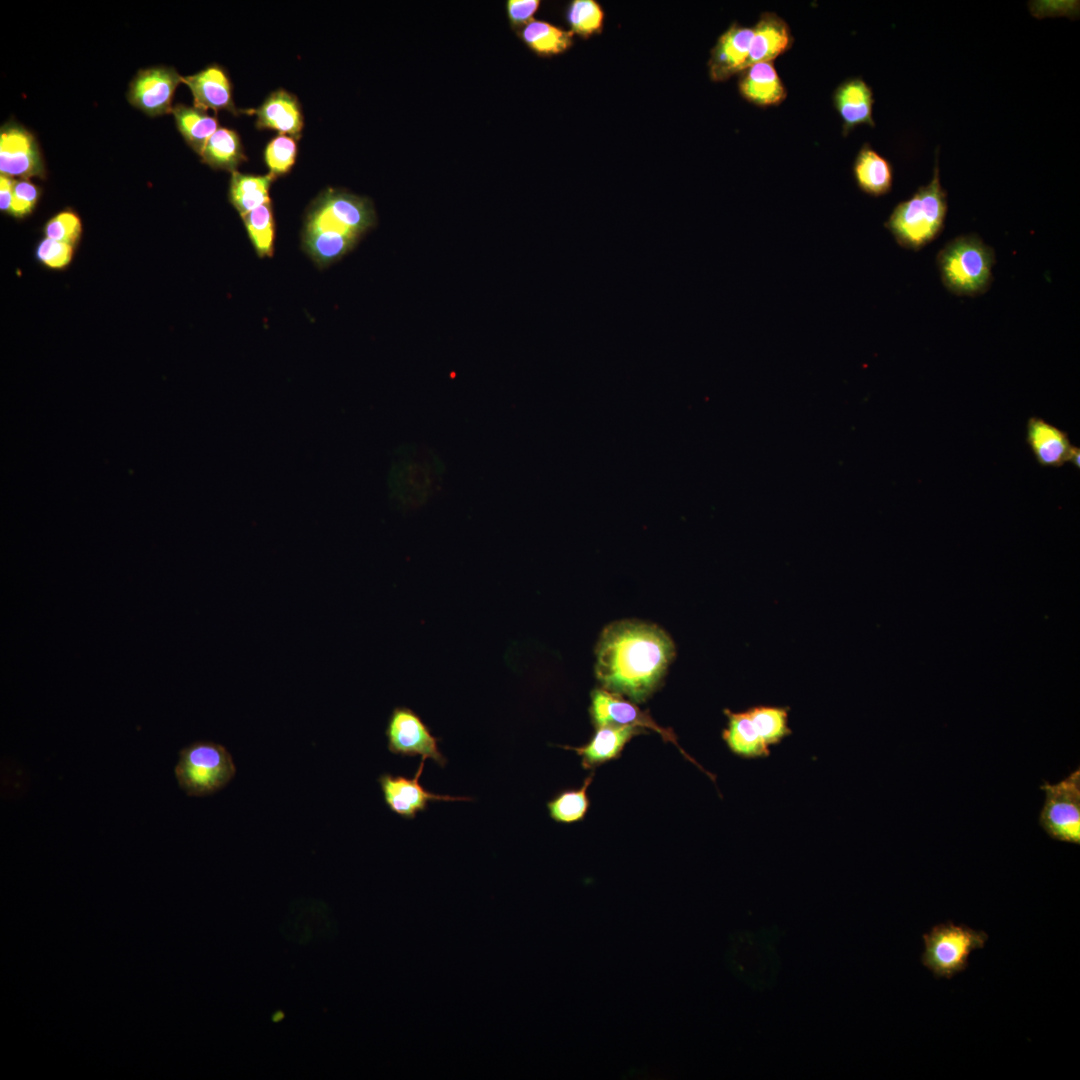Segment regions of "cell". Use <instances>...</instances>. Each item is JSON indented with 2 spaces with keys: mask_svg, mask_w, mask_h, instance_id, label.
Masks as SVG:
<instances>
[{
  "mask_svg": "<svg viewBox=\"0 0 1080 1080\" xmlns=\"http://www.w3.org/2000/svg\"><path fill=\"white\" fill-rule=\"evenodd\" d=\"M675 654L673 640L657 625L617 621L600 635L595 676L602 688L641 703L659 688Z\"/></svg>",
  "mask_w": 1080,
  "mask_h": 1080,
  "instance_id": "1",
  "label": "cell"
},
{
  "mask_svg": "<svg viewBox=\"0 0 1080 1080\" xmlns=\"http://www.w3.org/2000/svg\"><path fill=\"white\" fill-rule=\"evenodd\" d=\"M376 223L370 199L328 188L310 204L304 219L301 245L320 269L339 261Z\"/></svg>",
  "mask_w": 1080,
  "mask_h": 1080,
  "instance_id": "2",
  "label": "cell"
},
{
  "mask_svg": "<svg viewBox=\"0 0 1080 1080\" xmlns=\"http://www.w3.org/2000/svg\"><path fill=\"white\" fill-rule=\"evenodd\" d=\"M931 181L920 186L907 200L898 203L884 223L896 243L917 251L934 241L944 228L947 193L939 178L938 149Z\"/></svg>",
  "mask_w": 1080,
  "mask_h": 1080,
  "instance_id": "3",
  "label": "cell"
},
{
  "mask_svg": "<svg viewBox=\"0 0 1080 1080\" xmlns=\"http://www.w3.org/2000/svg\"><path fill=\"white\" fill-rule=\"evenodd\" d=\"M937 266L943 285L958 296H978L992 282L995 253L980 236H958L939 251Z\"/></svg>",
  "mask_w": 1080,
  "mask_h": 1080,
  "instance_id": "4",
  "label": "cell"
},
{
  "mask_svg": "<svg viewBox=\"0 0 1080 1080\" xmlns=\"http://www.w3.org/2000/svg\"><path fill=\"white\" fill-rule=\"evenodd\" d=\"M236 767L230 752L211 741L193 742L179 752L174 774L179 787L188 795L202 797L223 789L235 776Z\"/></svg>",
  "mask_w": 1080,
  "mask_h": 1080,
  "instance_id": "5",
  "label": "cell"
},
{
  "mask_svg": "<svg viewBox=\"0 0 1080 1080\" xmlns=\"http://www.w3.org/2000/svg\"><path fill=\"white\" fill-rule=\"evenodd\" d=\"M988 934L949 921L923 934L921 962L936 978L951 979L968 967L970 954L985 946Z\"/></svg>",
  "mask_w": 1080,
  "mask_h": 1080,
  "instance_id": "6",
  "label": "cell"
},
{
  "mask_svg": "<svg viewBox=\"0 0 1080 1080\" xmlns=\"http://www.w3.org/2000/svg\"><path fill=\"white\" fill-rule=\"evenodd\" d=\"M1040 789L1045 794L1039 814V825L1052 839L1080 844V769L1063 780L1050 784L1044 781Z\"/></svg>",
  "mask_w": 1080,
  "mask_h": 1080,
  "instance_id": "7",
  "label": "cell"
},
{
  "mask_svg": "<svg viewBox=\"0 0 1080 1080\" xmlns=\"http://www.w3.org/2000/svg\"><path fill=\"white\" fill-rule=\"evenodd\" d=\"M387 748L402 757L431 759L441 768L448 762L439 748L441 738L434 736L420 715L407 706L392 709L385 728Z\"/></svg>",
  "mask_w": 1080,
  "mask_h": 1080,
  "instance_id": "8",
  "label": "cell"
},
{
  "mask_svg": "<svg viewBox=\"0 0 1080 1080\" xmlns=\"http://www.w3.org/2000/svg\"><path fill=\"white\" fill-rule=\"evenodd\" d=\"M591 721L596 727L601 726H634L644 730H651L658 733L663 741L672 743L681 754L690 762L699 767L704 773H706L712 780H715L714 776L708 771L704 770L687 752H685L677 741L673 729L665 728L659 725L649 714L648 711L641 710L633 701L619 695L617 693L608 691L602 687L596 688L591 692V704L589 708Z\"/></svg>",
  "mask_w": 1080,
  "mask_h": 1080,
  "instance_id": "9",
  "label": "cell"
},
{
  "mask_svg": "<svg viewBox=\"0 0 1080 1080\" xmlns=\"http://www.w3.org/2000/svg\"><path fill=\"white\" fill-rule=\"evenodd\" d=\"M425 761L421 759L418 769L413 777L381 774L379 783L383 799L387 807L396 815L412 820L428 809L433 801H472L471 797L450 796L433 793L425 789L419 782L424 769Z\"/></svg>",
  "mask_w": 1080,
  "mask_h": 1080,
  "instance_id": "10",
  "label": "cell"
},
{
  "mask_svg": "<svg viewBox=\"0 0 1080 1080\" xmlns=\"http://www.w3.org/2000/svg\"><path fill=\"white\" fill-rule=\"evenodd\" d=\"M183 77L173 67L155 66L141 69L129 84L127 99L131 105L150 117L172 112V101Z\"/></svg>",
  "mask_w": 1080,
  "mask_h": 1080,
  "instance_id": "11",
  "label": "cell"
},
{
  "mask_svg": "<svg viewBox=\"0 0 1080 1080\" xmlns=\"http://www.w3.org/2000/svg\"><path fill=\"white\" fill-rule=\"evenodd\" d=\"M0 173L12 178H43L45 165L34 135L19 124L7 123L0 133Z\"/></svg>",
  "mask_w": 1080,
  "mask_h": 1080,
  "instance_id": "12",
  "label": "cell"
},
{
  "mask_svg": "<svg viewBox=\"0 0 1080 1080\" xmlns=\"http://www.w3.org/2000/svg\"><path fill=\"white\" fill-rule=\"evenodd\" d=\"M752 35L753 28L734 22L719 36L708 61L712 81H725L745 69Z\"/></svg>",
  "mask_w": 1080,
  "mask_h": 1080,
  "instance_id": "13",
  "label": "cell"
},
{
  "mask_svg": "<svg viewBox=\"0 0 1080 1080\" xmlns=\"http://www.w3.org/2000/svg\"><path fill=\"white\" fill-rule=\"evenodd\" d=\"M183 83L191 90L196 108L216 112L225 110L235 116L245 112L235 106L231 81L225 69L217 64L183 77Z\"/></svg>",
  "mask_w": 1080,
  "mask_h": 1080,
  "instance_id": "14",
  "label": "cell"
},
{
  "mask_svg": "<svg viewBox=\"0 0 1080 1080\" xmlns=\"http://www.w3.org/2000/svg\"><path fill=\"white\" fill-rule=\"evenodd\" d=\"M646 730L634 726H601L591 739L581 746H560L576 752L581 758V766L587 770L619 758L625 746L634 737L646 734Z\"/></svg>",
  "mask_w": 1080,
  "mask_h": 1080,
  "instance_id": "15",
  "label": "cell"
},
{
  "mask_svg": "<svg viewBox=\"0 0 1080 1080\" xmlns=\"http://www.w3.org/2000/svg\"><path fill=\"white\" fill-rule=\"evenodd\" d=\"M246 113L256 115L259 129H274L296 140L302 136L304 120L301 105L297 97L285 89L273 91L258 108L248 109Z\"/></svg>",
  "mask_w": 1080,
  "mask_h": 1080,
  "instance_id": "16",
  "label": "cell"
},
{
  "mask_svg": "<svg viewBox=\"0 0 1080 1080\" xmlns=\"http://www.w3.org/2000/svg\"><path fill=\"white\" fill-rule=\"evenodd\" d=\"M873 103V91L861 77L848 78L837 86L833 104L842 119L843 135L860 125L875 126Z\"/></svg>",
  "mask_w": 1080,
  "mask_h": 1080,
  "instance_id": "17",
  "label": "cell"
},
{
  "mask_svg": "<svg viewBox=\"0 0 1080 1080\" xmlns=\"http://www.w3.org/2000/svg\"><path fill=\"white\" fill-rule=\"evenodd\" d=\"M1026 442L1042 467H1061L1072 449L1068 434L1040 417H1030L1026 424Z\"/></svg>",
  "mask_w": 1080,
  "mask_h": 1080,
  "instance_id": "18",
  "label": "cell"
},
{
  "mask_svg": "<svg viewBox=\"0 0 1080 1080\" xmlns=\"http://www.w3.org/2000/svg\"><path fill=\"white\" fill-rule=\"evenodd\" d=\"M793 44L787 22L774 12H764L753 27L746 67L758 62H772Z\"/></svg>",
  "mask_w": 1080,
  "mask_h": 1080,
  "instance_id": "19",
  "label": "cell"
},
{
  "mask_svg": "<svg viewBox=\"0 0 1080 1080\" xmlns=\"http://www.w3.org/2000/svg\"><path fill=\"white\" fill-rule=\"evenodd\" d=\"M741 96L757 106L780 104L786 88L772 62L754 63L741 72L738 82Z\"/></svg>",
  "mask_w": 1080,
  "mask_h": 1080,
  "instance_id": "20",
  "label": "cell"
},
{
  "mask_svg": "<svg viewBox=\"0 0 1080 1080\" xmlns=\"http://www.w3.org/2000/svg\"><path fill=\"white\" fill-rule=\"evenodd\" d=\"M724 714L727 725L722 731V739L732 754L744 759H758L770 755V747L759 735L748 710L725 709Z\"/></svg>",
  "mask_w": 1080,
  "mask_h": 1080,
  "instance_id": "21",
  "label": "cell"
},
{
  "mask_svg": "<svg viewBox=\"0 0 1080 1080\" xmlns=\"http://www.w3.org/2000/svg\"><path fill=\"white\" fill-rule=\"evenodd\" d=\"M853 176L858 188L870 196H883L892 189L893 167L869 143H865L857 153Z\"/></svg>",
  "mask_w": 1080,
  "mask_h": 1080,
  "instance_id": "22",
  "label": "cell"
},
{
  "mask_svg": "<svg viewBox=\"0 0 1080 1080\" xmlns=\"http://www.w3.org/2000/svg\"><path fill=\"white\" fill-rule=\"evenodd\" d=\"M518 37L535 54L550 57L562 54L573 44V33L544 20L533 19L517 31Z\"/></svg>",
  "mask_w": 1080,
  "mask_h": 1080,
  "instance_id": "23",
  "label": "cell"
},
{
  "mask_svg": "<svg viewBox=\"0 0 1080 1080\" xmlns=\"http://www.w3.org/2000/svg\"><path fill=\"white\" fill-rule=\"evenodd\" d=\"M275 177L266 175L231 174L228 199L241 216L270 202V187Z\"/></svg>",
  "mask_w": 1080,
  "mask_h": 1080,
  "instance_id": "24",
  "label": "cell"
},
{
  "mask_svg": "<svg viewBox=\"0 0 1080 1080\" xmlns=\"http://www.w3.org/2000/svg\"><path fill=\"white\" fill-rule=\"evenodd\" d=\"M171 113L186 143L200 156L209 138L219 128L217 118L205 110L182 103L173 106Z\"/></svg>",
  "mask_w": 1080,
  "mask_h": 1080,
  "instance_id": "25",
  "label": "cell"
},
{
  "mask_svg": "<svg viewBox=\"0 0 1080 1080\" xmlns=\"http://www.w3.org/2000/svg\"><path fill=\"white\" fill-rule=\"evenodd\" d=\"M200 157L211 168L231 173L246 160L239 134L225 127H219L209 138Z\"/></svg>",
  "mask_w": 1080,
  "mask_h": 1080,
  "instance_id": "26",
  "label": "cell"
},
{
  "mask_svg": "<svg viewBox=\"0 0 1080 1080\" xmlns=\"http://www.w3.org/2000/svg\"><path fill=\"white\" fill-rule=\"evenodd\" d=\"M593 778L594 772H591L579 788L565 789L554 795L546 804L550 818L562 824L582 821L590 806L588 788Z\"/></svg>",
  "mask_w": 1080,
  "mask_h": 1080,
  "instance_id": "27",
  "label": "cell"
},
{
  "mask_svg": "<svg viewBox=\"0 0 1080 1080\" xmlns=\"http://www.w3.org/2000/svg\"><path fill=\"white\" fill-rule=\"evenodd\" d=\"M241 217L255 253L260 258L272 257L275 243V220L271 201Z\"/></svg>",
  "mask_w": 1080,
  "mask_h": 1080,
  "instance_id": "28",
  "label": "cell"
},
{
  "mask_svg": "<svg viewBox=\"0 0 1080 1080\" xmlns=\"http://www.w3.org/2000/svg\"><path fill=\"white\" fill-rule=\"evenodd\" d=\"M748 713L768 747L780 744L792 731L789 727V708L781 706H752Z\"/></svg>",
  "mask_w": 1080,
  "mask_h": 1080,
  "instance_id": "29",
  "label": "cell"
},
{
  "mask_svg": "<svg viewBox=\"0 0 1080 1080\" xmlns=\"http://www.w3.org/2000/svg\"><path fill=\"white\" fill-rule=\"evenodd\" d=\"M565 19L573 34L586 39L601 33L604 11L595 0H573L566 7Z\"/></svg>",
  "mask_w": 1080,
  "mask_h": 1080,
  "instance_id": "30",
  "label": "cell"
},
{
  "mask_svg": "<svg viewBox=\"0 0 1080 1080\" xmlns=\"http://www.w3.org/2000/svg\"><path fill=\"white\" fill-rule=\"evenodd\" d=\"M264 155L271 175L276 178L287 174L295 164L297 156L296 139L289 135L280 134L270 140Z\"/></svg>",
  "mask_w": 1080,
  "mask_h": 1080,
  "instance_id": "31",
  "label": "cell"
},
{
  "mask_svg": "<svg viewBox=\"0 0 1080 1080\" xmlns=\"http://www.w3.org/2000/svg\"><path fill=\"white\" fill-rule=\"evenodd\" d=\"M82 231V221L79 215L71 209L56 213L43 227L45 238L67 243L74 247L79 243Z\"/></svg>",
  "mask_w": 1080,
  "mask_h": 1080,
  "instance_id": "32",
  "label": "cell"
},
{
  "mask_svg": "<svg viewBox=\"0 0 1080 1080\" xmlns=\"http://www.w3.org/2000/svg\"><path fill=\"white\" fill-rule=\"evenodd\" d=\"M74 251L70 244L43 238L36 246L35 258L48 269L63 270L71 263Z\"/></svg>",
  "mask_w": 1080,
  "mask_h": 1080,
  "instance_id": "33",
  "label": "cell"
},
{
  "mask_svg": "<svg viewBox=\"0 0 1080 1080\" xmlns=\"http://www.w3.org/2000/svg\"><path fill=\"white\" fill-rule=\"evenodd\" d=\"M40 195V187L30 180H14L12 203L9 214L18 219L27 217L34 211Z\"/></svg>",
  "mask_w": 1080,
  "mask_h": 1080,
  "instance_id": "34",
  "label": "cell"
},
{
  "mask_svg": "<svg viewBox=\"0 0 1080 1080\" xmlns=\"http://www.w3.org/2000/svg\"><path fill=\"white\" fill-rule=\"evenodd\" d=\"M540 4L539 0H508L506 14L511 28L519 31L531 22Z\"/></svg>",
  "mask_w": 1080,
  "mask_h": 1080,
  "instance_id": "35",
  "label": "cell"
},
{
  "mask_svg": "<svg viewBox=\"0 0 1080 1080\" xmlns=\"http://www.w3.org/2000/svg\"><path fill=\"white\" fill-rule=\"evenodd\" d=\"M13 184L14 180L8 176H0V210L5 214H9L12 196H13Z\"/></svg>",
  "mask_w": 1080,
  "mask_h": 1080,
  "instance_id": "36",
  "label": "cell"
},
{
  "mask_svg": "<svg viewBox=\"0 0 1080 1080\" xmlns=\"http://www.w3.org/2000/svg\"><path fill=\"white\" fill-rule=\"evenodd\" d=\"M1067 462L1071 463L1075 468L1079 469L1080 449L1078 447L1072 446Z\"/></svg>",
  "mask_w": 1080,
  "mask_h": 1080,
  "instance_id": "37",
  "label": "cell"
}]
</instances>
